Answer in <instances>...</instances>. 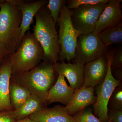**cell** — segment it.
Segmentation results:
<instances>
[{"instance_id": "1", "label": "cell", "mask_w": 122, "mask_h": 122, "mask_svg": "<svg viewBox=\"0 0 122 122\" xmlns=\"http://www.w3.org/2000/svg\"><path fill=\"white\" fill-rule=\"evenodd\" d=\"M46 5L40 9L35 15L33 33L44 50L42 61L54 64L59 61L60 46L56 24Z\"/></svg>"}, {"instance_id": "2", "label": "cell", "mask_w": 122, "mask_h": 122, "mask_svg": "<svg viewBox=\"0 0 122 122\" xmlns=\"http://www.w3.org/2000/svg\"><path fill=\"white\" fill-rule=\"evenodd\" d=\"M56 74L53 64L42 61L29 71L12 75L11 79L46 105L48 92L53 85Z\"/></svg>"}, {"instance_id": "3", "label": "cell", "mask_w": 122, "mask_h": 122, "mask_svg": "<svg viewBox=\"0 0 122 122\" xmlns=\"http://www.w3.org/2000/svg\"><path fill=\"white\" fill-rule=\"evenodd\" d=\"M44 54L43 48L33 33L27 31L17 49L8 56L12 75L32 70L43 60Z\"/></svg>"}, {"instance_id": "4", "label": "cell", "mask_w": 122, "mask_h": 122, "mask_svg": "<svg viewBox=\"0 0 122 122\" xmlns=\"http://www.w3.org/2000/svg\"><path fill=\"white\" fill-rule=\"evenodd\" d=\"M22 15L20 10L9 0H5L0 9V41L12 53L20 43V26Z\"/></svg>"}, {"instance_id": "5", "label": "cell", "mask_w": 122, "mask_h": 122, "mask_svg": "<svg viewBox=\"0 0 122 122\" xmlns=\"http://www.w3.org/2000/svg\"><path fill=\"white\" fill-rule=\"evenodd\" d=\"M71 10L62 6L57 23L59 26L58 41L60 46V62L73 61L77 40L81 34L74 28L71 21Z\"/></svg>"}, {"instance_id": "6", "label": "cell", "mask_w": 122, "mask_h": 122, "mask_svg": "<svg viewBox=\"0 0 122 122\" xmlns=\"http://www.w3.org/2000/svg\"><path fill=\"white\" fill-rule=\"evenodd\" d=\"M116 49L114 48L107 53L106 55L108 61V69L106 76L102 83L96 86L95 90L96 100L93 105V112L102 122H107L109 121L107 111L109 99L116 87L122 83L120 81L116 80L112 74L111 64Z\"/></svg>"}, {"instance_id": "7", "label": "cell", "mask_w": 122, "mask_h": 122, "mask_svg": "<svg viewBox=\"0 0 122 122\" xmlns=\"http://www.w3.org/2000/svg\"><path fill=\"white\" fill-rule=\"evenodd\" d=\"M108 51V46L104 45L98 34L93 32L80 35L73 62L85 65L106 55Z\"/></svg>"}, {"instance_id": "8", "label": "cell", "mask_w": 122, "mask_h": 122, "mask_svg": "<svg viewBox=\"0 0 122 122\" xmlns=\"http://www.w3.org/2000/svg\"><path fill=\"white\" fill-rule=\"evenodd\" d=\"M107 4L85 5L71 10L72 25L81 35L93 33Z\"/></svg>"}, {"instance_id": "9", "label": "cell", "mask_w": 122, "mask_h": 122, "mask_svg": "<svg viewBox=\"0 0 122 122\" xmlns=\"http://www.w3.org/2000/svg\"><path fill=\"white\" fill-rule=\"evenodd\" d=\"M106 54L85 65L83 87H94L104 81L108 69Z\"/></svg>"}, {"instance_id": "10", "label": "cell", "mask_w": 122, "mask_h": 122, "mask_svg": "<svg viewBox=\"0 0 122 122\" xmlns=\"http://www.w3.org/2000/svg\"><path fill=\"white\" fill-rule=\"evenodd\" d=\"M84 66L85 65L80 63H66L65 61L58 62L53 64L56 73L66 77L70 87L75 90L83 87Z\"/></svg>"}, {"instance_id": "11", "label": "cell", "mask_w": 122, "mask_h": 122, "mask_svg": "<svg viewBox=\"0 0 122 122\" xmlns=\"http://www.w3.org/2000/svg\"><path fill=\"white\" fill-rule=\"evenodd\" d=\"M122 0H109L100 15L93 33L98 34L108 28L122 22V13L120 4Z\"/></svg>"}, {"instance_id": "12", "label": "cell", "mask_w": 122, "mask_h": 122, "mask_svg": "<svg viewBox=\"0 0 122 122\" xmlns=\"http://www.w3.org/2000/svg\"><path fill=\"white\" fill-rule=\"evenodd\" d=\"M11 3L20 10L22 15V20L20 28L21 30L20 41L22 38L30 29L33 19L41 8L48 4V0H38L26 3L22 0H9Z\"/></svg>"}, {"instance_id": "13", "label": "cell", "mask_w": 122, "mask_h": 122, "mask_svg": "<svg viewBox=\"0 0 122 122\" xmlns=\"http://www.w3.org/2000/svg\"><path fill=\"white\" fill-rule=\"evenodd\" d=\"M95 90L92 87L75 90L69 103L65 107L68 114L72 116L82 109L94 105L96 100Z\"/></svg>"}, {"instance_id": "14", "label": "cell", "mask_w": 122, "mask_h": 122, "mask_svg": "<svg viewBox=\"0 0 122 122\" xmlns=\"http://www.w3.org/2000/svg\"><path fill=\"white\" fill-rule=\"evenodd\" d=\"M75 90L68 86L64 76L58 75L56 82L48 92L46 105L47 106L51 103L58 102L66 106Z\"/></svg>"}, {"instance_id": "15", "label": "cell", "mask_w": 122, "mask_h": 122, "mask_svg": "<svg viewBox=\"0 0 122 122\" xmlns=\"http://www.w3.org/2000/svg\"><path fill=\"white\" fill-rule=\"evenodd\" d=\"M3 60L0 68V111H13L10 97L9 86L12 71L8 56Z\"/></svg>"}, {"instance_id": "16", "label": "cell", "mask_w": 122, "mask_h": 122, "mask_svg": "<svg viewBox=\"0 0 122 122\" xmlns=\"http://www.w3.org/2000/svg\"><path fill=\"white\" fill-rule=\"evenodd\" d=\"M28 117L35 122H76L67 113L65 106L59 105L46 108Z\"/></svg>"}, {"instance_id": "17", "label": "cell", "mask_w": 122, "mask_h": 122, "mask_svg": "<svg viewBox=\"0 0 122 122\" xmlns=\"http://www.w3.org/2000/svg\"><path fill=\"white\" fill-rule=\"evenodd\" d=\"M47 108L43 101L37 96L31 94L19 108L13 110L16 120H20Z\"/></svg>"}, {"instance_id": "18", "label": "cell", "mask_w": 122, "mask_h": 122, "mask_svg": "<svg viewBox=\"0 0 122 122\" xmlns=\"http://www.w3.org/2000/svg\"><path fill=\"white\" fill-rule=\"evenodd\" d=\"M9 91L10 102L13 110L21 106L31 95L26 88L18 85L11 78Z\"/></svg>"}, {"instance_id": "19", "label": "cell", "mask_w": 122, "mask_h": 122, "mask_svg": "<svg viewBox=\"0 0 122 122\" xmlns=\"http://www.w3.org/2000/svg\"><path fill=\"white\" fill-rule=\"evenodd\" d=\"M100 39L106 46L122 42V24L106 29L98 34Z\"/></svg>"}, {"instance_id": "20", "label": "cell", "mask_w": 122, "mask_h": 122, "mask_svg": "<svg viewBox=\"0 0 122 122\" xmlns=\"http://www.w3.org/2000/svg\"><path fill=\"white\" fill-rule=\"evenodd\" d=\"M72 116L76 122H102L94 115L93 109L90 106L82 109Z\"/></svg>"}, {"instance_id": "21", "label": "cell", "mask_w": 122, "mask_h": 122, "mask_svg": "<svg viewBox=\"0 0 122 122\" xmlns=\"http://www.w3.org/2000/svg\"><path fill=\"white\" fill-rule=\"evenodd\" d=\"M108 107L122 110V83L114 90L109 99Z\"/></svg>"}, {"instance_id": "22", "label": "cell", "mask_w": 122, "mask_h": 122, "mask_svg": "<svg viewBox=\"0 0 122 122\" xmlns=\"http://www.w3.org/2000/svg\"><path fill=\"white\" fill-rule=\"evenodd\" d=\"M65 0H49L47 8L49 10L51 16L56 24L62 6L65 4Z\"/></svg>"}, {"instance_id": "23", "label": "cell", "mask_w": 122, "mask_h": 122, "mask_svg": "<svg viewBox=\"0 0 122 122\" xmlns=\"http://www.w3.org/2000/svg\"><path fill=\"white\" fill-rule=\"evenodd\" d=\"M109 1V0H66L65 5L71 10L83 5L107 4Z\"/></svg>"}, {"instance_id": "24", "label": "cell", "mask_w": 122, "mask_h": 122, "mask_svg": "<svg viewBox=\"0 0 122 122\" xmlns=\"http://www.w3.org/2000/svg\"><path fill=\"white\" fill-rule=\"evenodd\" d=\"M122 68V47L117 50L116 49L114 53L111 64V70Z\"/></svg>"}, {"instance_id": "25", "label": "cell", "mask_w": 122, "mask_h": 122, "mask_svg": "<svg viewBox=\"0 0 122 122\" xmlns=\"http://www.w3.org/2000/svg\"><path fill=\"white\" fill-rule=\"evenodd\" d=\"M109 120L113 122H122V110L108 107Z\"/></svg>"}, {"instance_id": "26", "label": "cell", "mask_w": 122, "mask_h": 122, "mask_svg": "<svg viewBox=\"0 0 122 122\" xmlns=\"http://www.w3.org/2000/svg\"><path fill=\"white\" fill-rule=\"evenodd\" d=\"M15 120L16 118L13 111H0V122H13Z\"/></svg>"}, {"instance_id": "27", "label": "cell", "mask_w": 122, "mask_h": 122, "mask_svg": "<svg viewBox=\"0 0 122 122\" xmlns=\"http://www.w3.org/2000/svg\"><path fill=\"white\" fill-rule=\"evenodd\" d=\"M111 73L113 77L117 81H122V68L111 70Z\"/></svg>"}, {"instance_id": "28", "label": "cell", "mask_w": 122, "mask_h": 122, "mask_svg": "<svg viewBox=\"0 0 122 122\" xmlns=\"http://www.w3.org/2000/svg\"><path fill=\"white\" fill-rule=\"evenodd\" d=\"M11 54L5 46L0 41V59H4Z\"/></svg>"}, {"instance_id": "29", "label": "cell", "mask_w": 122, "mask_h": 122, "mask_svg": "<svg viewBox=\"0 0 122 122\" xmlns=\"http://www.w3.org/2000/svg\"><path fill=\"white\" fill-rule=\"evenodd\" d=\"M13 122H35L33 120H31L28 117H27L23 119H20V120H15Z\"/></svg>"}, {"instance_id": "30", "label": "cell", "mask_w": 122, "mask_h": 122, "mask_svg": "<svg viewBox=\"0 0 122 122\" xmlns=\"http://www.w3.org/2000/svg\"><path fill=\"white\" fill-rule=\"evenodd\" d=\"M3 60H4V59H0V68L1 66V65H1V64H2V62L1 63V62H2V61H3Z\"/></svg>"}, {"instance_id": "31", "label": "cell", "mask_w": 122, "mask_h": 122, "mask_svg": "<svg viewBox=\"0 0 122 122\" xmlns=\"http://www.w3.org/2000/svg\"><path fill=\"white\" fill-rule=\"evenodd\" d=\"M5 1V0H0V5L2 4V3H3L4 1Z\"/></svg>"}, {"instance_id": "32", "label": "cell", "mask_w": 122, "mask_h": 122, "mask_svg": "<svg viewBox=\"0 0 122 122\" xmlns=\"http://www.w3.org/2000/svg\"><path fill=\"white\" fill-rule=\"evenodd\" d=\"M112 122V121H111V120H109V121H108V122Z\"/></svg>"}]
</instances>
